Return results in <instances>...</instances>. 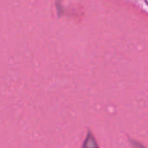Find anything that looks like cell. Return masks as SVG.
<instances>
[{
    "label": "cell",
    "mask_w": 148,
    "mask_h": 148,
    "mask_svg": "<svg viewBox=\"0 0 148 148\" xmlns=\"http://www.w3.org/2000/svg\"><path fill=\"white\" fill-rule=\"evenodd\" d=\"M131 144H132V148H145L141 144L136 142L135 140H131Z\"/></svg>",
    "instance_id": "7a4b0ae2"
},
{
    "label": "cell",
    "mask_w": 148,
    "mask_h": 148,
    "mask_svg": "<svg viewBox=\"0 0 148 148\" xmlns=\"http://www.w3.org/2000/svg\"><path fill=\"white\" fill-rule=\"evenodd\" d=\"M145 2H146V4L148 5V0H145Z\"/></svg>",
    "instance_id": "3957f363"
},
{
    "label": "cell",
    "mask_w": 148,
    "mask_h": 148,
    "mask_svg": "<svg viewBox=\"0 0 148 148\" xmlns=\"http://www.w3.org/2000/svg\"><path fill=\"white\" fill-rule=\"evenodd\" d=\"M84 148H98V145L95 141V138H93V136L91 132L88 133V135L85 140Z\"/></svg>",
    "instance_id": "6da1fadb"
}]
</instances>
